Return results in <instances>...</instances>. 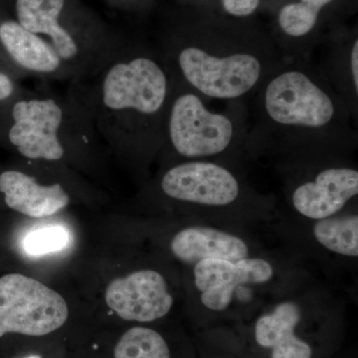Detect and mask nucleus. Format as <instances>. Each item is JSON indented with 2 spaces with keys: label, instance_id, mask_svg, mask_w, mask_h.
Wrapping results in <instances>:
<instances>
[{
  "label": "nucleus",
  "instance_id": "24",
  "mask_svg": "<svg viewBox=\"0 0 358 358\" xmlns=\"http://www.w3.org/2000/svg\"><path fill=\"white\" fill-rule=\"evenodd\" d=\"M18 358H47L45 357V355L43 352H33L26 353V355H22V357H18Z\"/></svg>",
  "mask_w": 358,
  "mask_h": 358
},
{
  "label": "nucleus",
  "instance_id": "13",
  "mask_svg": "<svg viewBox=\"0 0 358 358\" xmlns=\"http://www.w3.org/2000/svg\"><path fill=\"white\" fill-rule=\"evenodd\" d=\"M358 194V171L352 166L324 167L292 192L291 201L301 215L313 220L331 217Z\"/></svg>",
  "mask_w": 358,
  "mask_h": 358
},
{
  "label": "nucleus",
  "instance_id": "19",
  "mask_svg": "<svg viewBox=\"0 0 358 358\" xmlns=\"http://www.w3.org/2000/svg\"><path fill=\"white\" fill-rule=\"evenodd\" d=\"M69 241V233L61 226H51L32 231L24 240L26 253L42 256L65 248Z\"/></svg>",
  "mask_w": 358,
  "mask_h": 358
},
{
  "label": "nucleus",
  "instance_id": "21",
  "mask_svg": "<svg viewBox=\"0 0 358 358\" xmlns=\"http://www.w3.org/2000/svg\"><path fill=\"white\" fill-rule=\"evenodd\" d=\"M225 14L235 20L251 17L260 8L262 0H217Z\"/></svg>",
  "mask_w": 358,
  "mask_h": 358
},
{
  "label": "nucleus",
  "instance_id": "16",
  "mask_svg": "<svg viewBox=\"0 0 358 358\" xmlns=\"http://www.w3.org/2000/svg\"><path fill=\"white\" fill-rule=\"evenodd\" d=\"M331 84L355 119L357 117L358 106V38L353 37L345 43L334 45L327 53L324 66H317Z\"/></svg>",
  "mask_w": 358,
  "mask_h": 358
},
{
  "label": "nucleus",
  "instance_id": "8",
  "mask_svg": "<svg viewBox=\"0 0 358 358\" xmlns=\"http://www.w3.org/2000/svg\"><path fill=\"white\" fill-rule=\"evenodd\" d=\"M159 188L174 201L208 207L229 206L242 193L235 173L213 160H188L169 166Z\"/></svg>",
  "mask_w": 358,
  "mask_h": 358
},
{
  "label": "nucleus",
  "instance_id": "3",
  "mask_svg": "<svg viewBox=\"0 0 358 358\" xmlns=\"http://www.w3.org/2000/svg\"><path fill=\"white\" fill-rule=\"evenodd\" d=\"M253 98L250 143L324 150L357 136L350 108L310 58H285Z\"/></svg>",
  "mask_w": 358,
  "mask_h": 358
},
{
  "label": "nucleus",
  "instance_id": "18",
  "mask_svg": "<svg viewBox=\"0 0 358 358\" xmlns=\"http://www.w3.org/2000/svg\"><path fill=\"white\" fill-rule=\"evenodd\" d=\"M315 239L324 248L348 257L358 256V216L320 219L313 226Z\"/></svg>",
  "mask_w": 358,
  "mask_h": 358
},
{
  "label": "nucleus",
  "instance_id": "6",
  "mask_svg": "<svg viewBox=\"0 0 358 358\" xmlns=\"http://www.w3.org/2000/svg\"><path fill=\"white\" fill-rule=\"evenodd\" d=\"M207 101L173 76L160 150H169L182 162L211 160L249 145L246 103H228L225 110H214L209 109Z\"/></svg>",
  "mask_w": 358,
  "mask_h": 358
},
{
  "label": "nucleus",
  "instance_id": "4",
  "mask_svg": "<svg viewBox=\"0 0 358 358\" xmlns=\"http://www.w3.org/2000/svg\"><path fill=\"white\" fill-rule=\"evenodd\" d=\"M0 145L21 159L60 164L91 159L105 145L83 103L65 93L26 89L0 110Z\"/></svg>",
  "mask_w": 358,
  "mask_h": 358
},
{
  "label": "nucleus",
  "instance_id": "11",
  "mask_svg": "<svg viewBox=\"0 0 358 358\" xmlns=\"http://www.w3.org/2000/svg\"><path fill=\"white\" fill-rule=\"evenodd\" d=\"M193 275L204 307L214 312H223L229 307L237 287L270 281L274 275V268L261 258L248 257L236 262L205 259L195 264Z\"/></svg>",
  "mask_w": 358,
  "mask_h": 358
},
{
  "label": "nucleus",
  "instance_id": "2",
  "mask_svg": "<svg viewBox=\"0 0 358 358\" xmlns=\"http://www.w3.org/2000/svg\"><path fill=\"white\" fill-rule=\"evenodd\" d=\"M174 78L208 100L253 98L285 57L275 40L246 30L201 27L176 16L157 44Z\"/></svg>",
  "mask_w": 358,
  "mask_h": 358
},
{
  "label": "nucleus",
  "instance_id": "17",
  "mask_svg": "<svg viewBox=\"0 0 358 358\" xmlns=\"http://www.w3.org/2000/svg\"><path fill=\"white\" fill-rule=\"evenodd\" d=\"M112 345L110 358H173L166 336L152 327H129Z\"/></svg>",
  "mask_w": 358,
  "mask_h": 358
},
{
  "label": "nucleus",
  "instance_id": "5",
  "mask_svg": "<svg viewBox=\"0 0 358 358\" xmlns=\"http://www.w3.org/2000/svg\"><path fill=\"white\" fill-rule=\"evenodd\" d=\"M8 6L53 47L75 81L94 76L127 38L83 0H9Z\"/></svg>",
  "mask_w": 358,
  "mask_h": 358
},
{
  "label": "nucleus",
  "instance_id": "10",
  "mask_svg": "<svg viewBox=\"0 0 358 358\" xmlns=\"http://www.w3.org/2000/svg\"><path fill=\"white\" fill-rule=\"evenodd\" d=\"M105 301L124 322L150 324L171 312L173 298L164 275L154 270H141L110 282Z\"/></svg>",
  "mask_w": 358,
  "mask_h": 358
},
{
  "label": "nucleus",
  "instance_id": "14",
  "mask_svg": "<svg viewBox=\"0 0 358 358\" xmlns=\"http://www.w3.org/2000/svg\"><path fill=\"white\" fill-rule=\"evenodd\" d=\"M301 322L298 303H279L256 320L253 338L257 348L268 358H313V346L299 334Z\"/></svg>",
  "mask_w": 358,
  "mask_h": 358
},
{
  "label": "nucleus",
  "instance_id": "20",
  "mask_svg": "<svg viewBox=\"0 0 358 358\" xmlns=\"http://www.w3.org/2000/svg\"><path fill=\"white\" fill-rule=\"evenodd\" d=\"M22 81L0 62V110L25 91Z\"/></svg>",
  "mask_w": 358,
  "mask_h": 358
},
{
  "label": "nucleus",
  "instance_id": "15",
  "mask_svg": "<svg viewBox=\"0 0 358 358\" xmlns=\"http://www.w3.org/2000/svg\"><path fill=\"white\" fill-rule=\"evenodd\" d=\"M171 249L181 262L194 265L205 259L236 262L249 257V247L243 239L206 226H192L179 231L171 240Z\"/></svg>",
  "mask_w": 358,
  "mask_h": 358
},
{
  "label": "nucleus",
  "instance_id": "22",
  "mask_svg": "<svg viewBox=\"0 0 358 358\" xmlns=\"http://www.w3.org/2000/svg\"><path fill=\"white\" fill-rule=\"evenodd\" d=\"M106 6L122 13H141L150 10L154 0H100Z\"/></svg>",
  "mask_w": 358,
  "mask_h": 358
},
{
  "label": "nucleus",
  "instance_id": "9",
  "mask_svg": "<svg viewBox=\"0 0 358 358\" xmlns=\"http://www.w3.org/2000/svg\"><path fill=\"white\" fill-rule=\"evenodd\" d=\"M0 62L21 81L73 82L75 76L57 52L39 35L26 29L13 17L0 13Z\"/></svg>",
  "mask_w": 358,
  "mask_h": 358
},
{
  "label": "nucleus",
  "instance_id": "23",
  "mask_svg": "<svg viewBox=\"0 0 358 358\" xmlns=\"http://www.w3.org/2000/svg\"><path fill=\"white\" fill-rule=\"evenodd\" d=\"M300 1L306 2V3L310 4L315 7H319L320 9H326L327 7L331 6L334 0H300Z\"/></svg>",
  "mask_w": 358,
  "mask_h": 358
},
{
  "label": "nucleus",
  "instance_id": "12",
  "mask_svg": "<svg viewBox=\"0 0 358 358\" xmlns=\"http://www.w3.org/2000/svg\"><path fill=\"white\" fill-rule=\"evenodd\" d=\"M0 194L9 209L31 218L56 215L72 200L69 188L63 181H45L21 169L0 171Z\"/></svg>",
  "mask_w": 358,
  "mask_h": 358
},
{
  "label": "nucleus",
  "instance_id": "1",
  "mask_svg": "<svg viewBox=\"0 0 358 358\" xmlns=\"http://www.w3.org/2000/svg\"><path fill=\"white\" fill-rule=\"evenodd\" d=\"M69 87L114 152L148 157L160 150L173 75L155 45L127 37L98 73Z\"/></svg>",
  "mask_w": 358,
  "mask_h": 358
},
{
  "label": "nucleus",
  "instance_id": "7",
  "mask_svg": "<svg viewBox=\"0 0 358 358\" xmlns=\"http://www.w3.org/2000/svg\"><path fill=\"white\" fill-rule=\"evenodd\" d=\"M69 308L63 296L21 274L0 278V338L9 334L48 338L65 327Z\"/></svg>",
  "mask_w": 358,
  "mask_h": 358
}]
</instances>
